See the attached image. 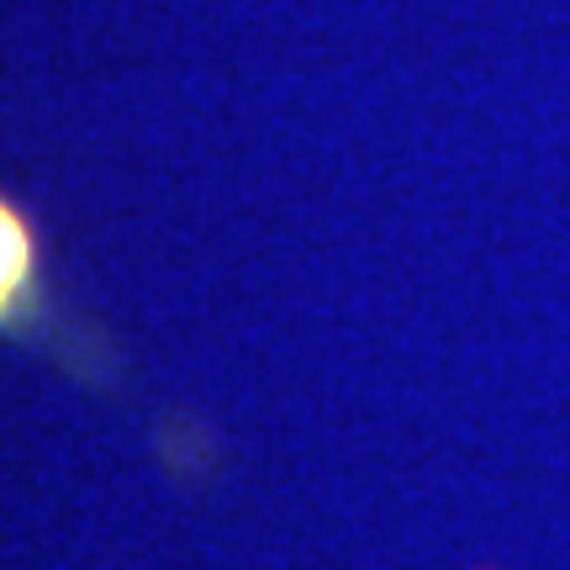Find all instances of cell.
<instances>
[{"label": "cell", "instance_id": "cell-1", "mask_svg": "<svg viewBox=\"0 0 570 570\" xmlns=\"http://www.w3.org/2000/svg\"><path fill=\"white\" fill-rule=\"evenodd\" d=\"M38 244L17 206L0 196V327H27L38 317Z\"/></svg>", "mask_w": 570, "mask_h": 570}]
</instances>
